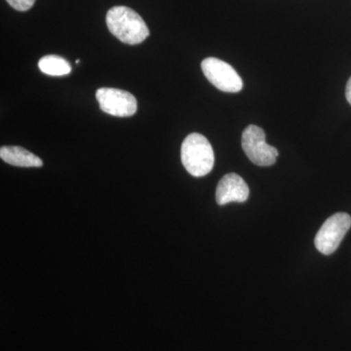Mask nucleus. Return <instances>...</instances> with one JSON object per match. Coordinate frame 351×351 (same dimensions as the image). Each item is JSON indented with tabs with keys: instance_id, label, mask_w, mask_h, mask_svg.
Segmentation results:
<instances>
[{
	"instance_id": "f257e3e1",
	"label": "nucleus",
	"mask_w": 351,
	"mask_h": 351,
	"mask_svg": "<svg viewBox=\"0 0 351 351\" xmlns=\"http://www.w3.org/2000/svg\"><path fill=\"white\" fill-rule=\"evenodd\" d=\"M107 25L115 38L129 45L142 43L149 36V27L143 18L126 6H114L110 9L107 14Z\"/></svg>"
},
{
	"instance_id": "f03ea898",
	"label": "nucleus",
	"mask_w": 351,
	"mask_h": 351,
	"mask_svg": "<svg viewBox=\"0 0 351 351\" xmlns=\"http://www.w3.org/2000/svg\"><path fill=\"white\" fill-rule=\"evenodd\" d=\"M182 165L193 177H204L214 167L213 147L204 136L193 133L184 138L181 149Z\"/></svg>"
},
{
	"instance_id": "7ed1b4c3",
	"label": "nucleus",
	"mask_w": 351,
	"mask_h": 351,
	"mask_svg": "<svg viewBox=\"0 0 351 351\" xmlns=\"http://www.w3.org/2000/svg\"><path fill=\"white\" fill-rule=\"evenodd\" d=\"M242 149L252 162L258 166L274 165L278 151L265 142V131L256 125H249L242 134Z\"/></svg>"
},
{
	"instance_id": "20e7f679",
	"label": "nucleus",
	"mask_w": 351,
	"mask_h": 351,
	"mask_svg": "<svg viewBox=\"0 0 351 351\" xmlns=\"http://www.w3.org/2000/svg\"><path fill=\"white\" fill-rule=\"evenodd\" d=\"M351 218L346 213L332 215L323 223L314 239L316 249L323 255H331L343 241L346 232L350 230Z\"/></svg>"
},
{
	"instance_id": "39448f33",
	"label": "nucleus",
	"mask_w": 351,
	"mask_h": 351,
	"mask_svg": "<svg viewBox=\"0 0 351 351\" xmlns=\"http://www.w3.org/2000/svg\"><path fill=\"white\" fill-rule=\"evenodd\" d=\"M201 69L207 80L221 91L237 93L243 88V82L237 71L221 60L207 58L201 63Z\"/></svg>"
},
{
	"instance_id": "423d86ee",
	"label": "nucleus",
	"mask_w": 351,
	"mask_h": 351,
	"mask_svg": "<svg viewBox=\"0 0 351 351\" xmlns=\"http://www.w3.org/2000/svg\"><path fill=\"white\" fill-rule=\"evenodd\" d=\"M96 98L101 110L112 117H129L137 112V100L133 95L124 90L100 88L97 90Z\"/></svg>"
},
{
	"instance_id": "0eeeda50",
	"label": "nucleus",
	"mask_w": 351,
	"mask_h": 351,
	"mask_svg": "<svg viewBox=\"0 0 351 351\" xmlns=\"http://www.w3.org/2000/svg\"><path fill=\"white\" fill-rule=\"evenodd\" d=\"M249 197L248 184L239 175L230 173L221 178L216 191V201L219 206L232 202H245Z\"/></svg>"
},
{
	"instance_id": "6e6552de",
	"label": "nucleus",
	"mask_w": 351,
	"mask_h": 351,
	"mask_svg": "<svg viewBox=\"0 0 351 351\" xmlns=\"http://www.w3.org/2000/svg\"><path fill=\"white\" fill-rule=\"evenodd\" d=\"M0 157L4 162L17 167H41L43 165L38 156L21 147H2Z\"/></svg>"
},
{
	"instance_id": "1a4fd4ad",
	"label": "nucleus",
	"mask_w": 351,
	"mask_h": 351,
	"mask_svg": "<svg viewBox=\"0 0 351 351\" xmlns=\"http://www.w3.org/2000/svg\"><path fill=\"white\" fill-rule=\"evenodd\" d=\"M38 68L45 75L51 76L68 75L71 71V64L64 58L48 55L39 60Z\"/></svg>"
},
{
	"instance_id": "9d476101",
	"label": "nucleus",
	"mask_w": 351,
	"mask_h": 351,
	"mask_svg": "<svg viewBox=\"0 0 351 351\" xmlns=\"http://www.w3.org/2000/svg\"><path fill=\"white\" fill-rule=\"evenodd\" d=\"M6 1L12 8L21 12L29 10L36 3V0H6Z\"/></svg>"
},
{
	"instance_id": "9b49d317",
	"label": "nucleus",
	"mask_w": 351,
	"mask_h": 351,
	"mask_svg": "<svg viewBox=\"0 0 351 351\" xmlns=\"http://www.w3.org/2000/svg\"><path fill=\"white\" fill-rule=\"evenodd\" d=\"M346 100L351 105V77L348 80V84H346Z\"/></svg>"
}]
</instances>
